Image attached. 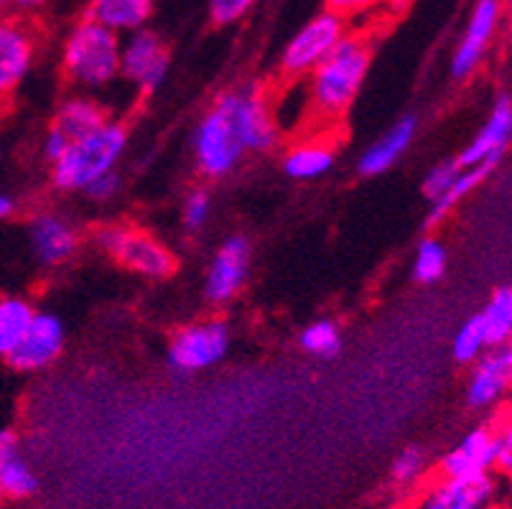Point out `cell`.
<instances>
[{
  "instance_id": "cell-1",
  "label": "cell",
  "mask_w": 512,
  "mask_h": 509,
  "mask_svg": "<svg viewBox=\"0 0 512 509\" xmlns=\"http://www.w3.org/2000/svg\"><path fill=\"white\" fill-rule=\"evenodd\" d=\"M125 143H128L125 128L110 123V120L82 138L69 140L62 158L51 163L54 186L64 191H85L97 176L115 171L125 151Z\"/></svg>"
},
{
  "instance_id": "cell-2",
  "label": "cell",
  "mask_w": 512,
  "mask_h": 509,
  "mask_svg": "<svg viewBox=\"0 0 512 509\" xmlns=\"http://www.w3.org/2000/svg\"><path fill=\"white\" fill-rule=\"evenodd\" d=\"M370 69V49L357 36H342L337 46L311 69V97L327 115H339L355 100Z\"/></svg>"
},
{
  "instance_id": "cell-3",
  "label": "cell",
  "mask_w": 512,
  "mask_h": 509,
  "mask_svg": "<svg viewBox=\"0 0 512 509\" xmlns=\"http://www.w3.org/2000/svg\"><path fill=\"white\" fill-rule=\"evenodd\" d=\"M120 34L102 23H77L64 44L62 64L67 77L79 87H102L120 74Z\"/></svg>"
},
{
  "instance_id": "cell-4",
  "label": "cell",
  "mask_w": 512,
  "mask_h": 509,
  "mask_svg": "<svg viewBox=\"0 0 512 509\" xmlns=\"http://www.w3.org/2000/svg\"><path fill=\"white\" fill-rule=\"evenodd\" d=\"M95 245L105 255L123 265L125 270L143 275V278H169L176 270L174 252L151 232L133 227V224H105L95 230Z\"/></svg>"
},
{
  "instance_id": "cell-5",
  "label": "cell",
  "mask_w": 512,
  "mask_h": 509,
  "mask_svg": "<svg viewBox=\"0 0 512 509\" xmlns=\"http://www.w3.org/2000/svg\"><path fill=\"white\" fill-rule=\"evenodd\" d=\"M242 153L245 148L237 138L235 120H232V92H227L214 102L212 110L199 123L197 133H194V156H197V166L204 176L222 179L235 171Z\"/></svg>"
},
{
  "instance_id": "cell-6",
  "label": "cell",
  "mask_w": 512,
  "mask_h": 509,
  "mask_svg": "<svg viewBox=\"0 0 512 509\" xmlns=\"http://www.w3.org/2000/svg\"><path fill=\"white\" fill-rule=\"evenodd\" d=\"M227 349L230 326L225 321H202L176 331L169 347V362L179 372H199L222 362Z\"/></svg>"
},
{
  "instance_id": "cell-7",
  "label": "cell",
  "mask_w": 512,
  "mask_h": 509,
  "mask_svg": "<svg viewBox=\"0 0 512 509\" xmlns=\"http://www.w3.org/2000/svg\"><path fill=\"white\" fill-rule=\"evenodd\" d=\"M344 34H347L344 31V18L334 16L332 11L319 13L288 41L281 59L283 72L291 74V77L311 74V69L342 41Z\"/></svg>"
},
{
  "instance_id": "cell-8",
  "label": "cell",
  "mask_w": 512,
  "mask_h": 509,
  "mask_svg": "<svg viewBox=\"0 0 512 509\" xmlns=\"http://www.w3.org/2000/svg\"><path fill=\"white\" fill-rule=\"evenodd\" d=\"M169 67V49L153 31H130L128 39L120 44V74L138 84L143 92H156L164 84Z\"/></svg>"
},
{
  "instance_id": "cell-9",
  "label": "cell",
  "mask_w": 512,
  "mask_h": 509,
  "mask_svg": "<svg viewBox=\"0 0 512 509\" xmlns=\"http://www.w3.org/2000/svg\"><path fill=\"white\" fill-rule=\"evenodd\" d=\"M502 21V0H474L472 16H469L467 31L456 46L451 59V74L456 79H467L477 72L484 54L490 49Z\"/></svg>"
},
{
  "instance_id": "cell-10",
  "label": "cell",
  "mask_w": 512,
  "mask_h": 509,
  "mask_svg": "<svg viewBox=\"0 0 512 509\" xmlns=\"http://www.w3.org/2000/svg\"><path fill=\"white\" fill-rule=\"evenodd\" d=\"M497 484L490 474L444 476L418 499L416 509H492Z\"/></svg>"
},
{
  "instance_id": "cell-11",
  "label": "cell",
  "mask_w": 512,
  "mask_h": 509,
  "mask_svg": "<svg viewBox=\"0 0 512 509\" xmlns=\"http://www.w3.org/2000/svg\"><path fill=\"white\" fill-rule=\"evenodd\" d=\"M232 120L245 151L265 153L278 143L276 118L260 92H232Z\"/></svg>"
},
{
  "instance_id": "cell-12",
  "label": "cell",
  "mask_w": 512,
  "mask_h": 509,
  "mask_svg": "<svg viewBox=\"0 0 512 509\" xmlns=\"http://www.w3.org/2000/svg\"><path fill=\"white\" fill-rule=\"evenodd\" d=\"M64 349V326L54 314L36 311L29 331L21 339L8 362L18 372H36L49 367Z\"/></svg>"
},
{
  "instance_id": "cell-13",
  "label": "cell",
  "mask_w": 512,
  "mask_h": 509,
  "mask_svg": "<svg viewBox=\"0 0 512 509\" xmlns=\"http://www.w3.org/2000/svg\"><path fill=\"white\" fill-rule=\"evenodd\" d=\"M36 59L34 31L21 21L0 18V97L11 95Z\"/></svg>"
},
{
  "instance_id": "cell-14",
  "label": "cell",
  "mask_w": 512,
  "mask_h": 509,
  "mask_svg": "<svg viewBox=\"0 0 512 509\" xmlns=\"http://www.w3.org/2000/svg\"><path fill=\"white\" fill-rule=\"evenodd\" d=\"M250 245L245 237H230L217 250L207 273V298L212 303H227L242 291L248 280Z\"/></svg>"
},
{
  "instance_id": "cell-15",
  "label": "cell",
  "mask_w": 512,
  "mask_h": 509,
  "mask_svg": "<svg viewBox=\"0 0 512 509\" xmlns=\"http://www.w3.org/2000/svg\"><path fill=\"white\" fill-rule=\"evenodd\" d=\"M512 377L510 347H492L472 362V377L467 385V400L472 408H490L505 398Z\"/></svg>"
},
{
  "instance_id": "cell-16",
  "label": "cell",
  "mask_w": 512,
  "mask_h": 509,
  "mask_svg": "<svg viewBox=\"0 0 512 509\" xmlns=\"http://www.w3.org/2000/svg\"><path fill=\"white\" fill-rule=\"evenodd\" d=\"M512 138V105L510 97H500L492 107L490 118L482 125V130L477 133V138L469 143L462 151V156L456 161L462 166H477V163H500V158L505 156L507 143Z\"/></svg>"
},
{
  "instance_id": "cell-17",
  "label": "cell",
  "mask_w": 512,
  "mask_h": 509,
  "mask_svg": "<svg viewBox=\"0 0 512 509\" xmlns=\"http://www.w3.org/2000/svg\"><path fill=\"white\" fill-rule=\"evenodd\" d=\"M492 469H495V428L487 426L469 431L441 459V474L444 476L490 474Z\"/></svg>"
},
{
  "instance_id": "cell-18",
  "label": "cell",
  "mask_w": 512,
  "mask_h": 509,
  "mask_svg": "<svg viewBox=\"0 0 512 509\" xmlns=\"http://www.w3.org/2000/svg\"><path fill=\"white\" fill-rule=\"evenodd\" d=\"M31 247L44 265H62L77 252L79 235L59 214H41L31 222Z\"/></svg>"
},
{
  "instance_id": "cell-19",
  "label": "cell",
  "mask_w": 512,
  "mask_h": 509,
  "mask_svg": "<svg viewBox=\"0 0 512 509\" xmlns=\"http://www.w3.org/2000/svg\"><path fill=\"white\" fill-rule=\"evenodd\" d=\"M36 489H39V479L29 461L23 459L18 436L11 428L0 431V492L3 497L21 502V499H29Z\"/></svg>"
},
{
  "instance_id": "cell-20",
  "label": "cell",
  "mask_w": 512,
  "mask_h": 509,
  "mask_svg": "<svg viewBox=\"0 0 512 509\" xmlns=\"http://www.w3.org/2000/svg\"><path fill=\"white\" fill-rule=\"evenodd\" d=\"M416 135V118H403L388 130L380 140H375L360 158V174L377 176L385 174L390 166L400 161V156L408 151Z\"/></svg>"
},
{
  "instance_id": "cell-21",
  "label": "cell",
  "mask_w": 512,
  "mask_h": 509,
  "mask_svg": "<svg viewBox=\"0 0 512 509\" xmlns=\"http://www.w3.org/2000/svg\"><path fill=\"white\" fill-rule=\"evenodd\" d=\"M153 13V0H90L92 21L102 23L115 34H130L146 26Z\"/></svg>"
},
{
  "instance_id": "cell-22",
  "label": "cell",
  "mask_w": 512,
  "mask_h": 509,
  "mask_svg": "<svg viewBox=\"0 0 512 509\" xmlns=\"http://www.w3.org/2000/svg\"><path fill=\"white\" fill-rule=\"evenodd\" d=\"M495 168L497 163L492 161L477 163V166H462V171H459V176L454 179V184H451L439 199L431 202V212H428V219H426L428 227H436L439 222H444V219L459 207V202H464V199H467L479 184H484V181L495 174Z\"/></svg>"
},
{
  "instance_id": "cell-23",
  "label": "cell",
  "mask_w": 512,
  "mask_h": 509,
  "mask_svg": "<svg viewBox=\"0 0 512 509\" xmlns=\"http://www.w3.org/2000/svg\"><path fill=\"white\" fill-rule=\"evenodd\" d=\"M34 314V306L26 298H0V357H11L13 349L21 344V339L29 331Z\"/></svg>"
},
{
  "instance_id": "cell-24",
  "label": "cell",
  "mask_w": 512,
  "mask_h": 509,
  "mask_svg": "<svg viewBox=\"0 0 512 509\" xmlns=\"http://www.w3.org/2000/svg\"><path fill=\"white\" fill-rule=\"evenodd\" d=\"M334 166V151L321 143H301L283 158V171L296 181H314Z\"/></svg>"
},
{
  "instance_id": "cell-25",
  "label": "cell",
  "mask_w": 512,
  "mask_h": 509,
  "mask_svg": "<svg viewBox=\"0 0 512 509\" xmlns=\"http://www.w3.org/2000/svg\"><path fill=\"white\" fill-rule=\"evenodd\" d=\"M479 324H482L487 344L492 347H505L512 336V291L510 286H502L492 293L487 306L477 314Z\"/></svg>"
},
{
  "instance_id": "cell-26",
  "label": "cell",
  "mask_w": 512,
  "mask_h": 509,
  "mask_svg": "<svg viewBox=\"0 0 512 509\" xmlns=\"http://www.w3.org/2000/svg\"><path fill=\"white\" fill-rule=\"evenodd\" d=\"M107 123V115L95 100H87V97H72L62 105L57 115V128L67 135L69 140L82 138V135L92 133L100 125Z\"/></svg>"
},
{
  "instance_id": "cell-27",
  "label": "cell",
  "mask_w": 512,
  "mask_h": 509,
  "mask_svg": "<svg viewBox=\"0 0 512 509\" xmlns=\"http://www.w3.org/2000/svg\"><path fill=\"white\" fill-rule=\"evenodd\" d=\"M301 347L314 357H334L342 349V334L334 321H314L301 331Z\"/></svg>"
},
{
  "instance_id": "cell-28",
  "label": "cell",
  "mask_w": 512,
  "mask_h": 509,
  "mask_svg": "<svg viewBox=\"0 0 512 509\" xmlns=\"http://www.w3.org/2000/svg\"><path fill=\"white\" fill-rule=\"evenodd\" d=\"M446 247L441 245L434 237H426V240L418 245L416 250V263H413V275H416L418 283H436L441 280V275L446 273Z\"/></svg>"
},
{
  "instance_id": "cell-29",
  "label": "cell",
  "mask_w": 512,
  "mask_h": 509,
  "mask_svg": "<svg viewBox=\"0 0 512 509\" xmlns=\"http://www.w3.org/2000/svg\"><path fill=\"white\" fill-rule=\"evenodd\" d=\"M487 349H490V344H487V336H484L482 324H479L477 316H472V319H469L462 329L456 331L454 359L462 364H472V362H477V359L482 357Z\"/></svg>"
},
{
  "instance_id": "cell-30",
  "label": "cell",
  "mask_w": 512,
  "mask_h": 509,
  "mask_svg": "<svg viewBox=\"0 0 512 509\" xmlns=\"http://www.w3.org/2000/svg\"><path fill=\"white\" fill-rule=\"evenodd\" d=\"M423 471H426V456H423L421 448L411 446V448H403V451L395 456L390 476H393V482L398 484V487L408 489V487H416V484L421 482Z\"/></svg>"
},
{
  "instance_id": "cell-31",
  "label": "cell",
  "mask_w": 512,
  "mask_h": 509,
  "mask_svg": "<svg viewBox=\"0 0 512 509\" xmlns=\"http://www.w3.org/2000/svg\"><path fill=\"white\" fill-rule=\"evenodd\" d=\"M459 171H462V163L456 161V158H451V161H441L439 166L431 168L426 176V181H423V191H426L428 199H431V202H434V199H439V196L444 194L451 184H454V179L459 176Z\"/></svg>"
},
{
  "instance_id": "cell-32",
  "label": "cell",
  "mask_w": 512,
  "mask_h": 509,
  "mask_svg": "<svg viewBox=\"0 0 512 509\" xmlns=\"http://www.w3.org/2000/svg\"><path fill=\"white\" fill-rule=\"evenodd\" d=\"M209 212H212V199H209L207 191L197 189L186 196L184 224L189 227V230H199V227H204L209 219Z\"/></svg>"
},
{
  "instance_id": "cell-33",
  "label": "cell",
  "mask_w": 512,
  "mask_h": 509,
  "mask_svg": "<svg viewBox=\"0 0 512 509\" xmlns=\"http://www.w3.org/2000/svg\"><path fill=\"white\" fill-rule=\"evenodd\" d=\"M255 3L258 0H209V11H212L214 21L227 26V23L240 21Z\"/></svg>"
},
{
  "instance_id": "cell-34",
  "label": "cell",
  "mask_w": 512,
  "mask_h": 509,
  "mask_svg": "<svg viewBox=\"0 0 512 509\" xmlns=\"http://www.w3.org/2000/svg\"><path fill=\"white\" fill-rule=\"evenodd\" d=\"M120 189V179L115 171H107V174L97 176L90 186H87V196L90 199H97V202H107V199H113Z\"/></svg>"
},
{
  "instance_id": "cell-35",
  "label": "cell",
  "mask_w": 512,
  "mask_h": 509,
  "mask_svg": "<svg viewBox=\"0 0 512 509\" xmlns=\"http://www.w3.org/2000/svg\"><path fill=\"white\" fill-rule=\"evenodd\" d=\"M512 466V433L510 428H497L495 431V469L500 471H510Z\"/></svg>"
},
{
  "instance_id": "cell-36",
  "label": "cell",
  "mask_w": 512,
  "mask_h": 509,
  "mask_svg": "<svg viewBox=\"0 0 512 509\" xmlns=\"http://www.w3.org/2000/svg\"><path fill=\"white\" fill-rule=\"evenodd\" d=\"M375 3L377 0H327V11H332L339 18H349L370 11Z\"/></svg>"
},
{
  "instance_id": "cell-37",
  "label": "cell",
  "mask_w": 512,
  "mask_h": 509,
  "mask_svg": "<svg viewBox=\"0 0 512 509\" xmlns=\"http://www.w3.org/2000/svg\"><path fill=\"white\" fill-rule=\"evenodd\" d=\"M67 146H69V138L57 128V125H54V128H51L44 138V158L49 163L59 161V158H62V153L67 151Z\"/></svg>"
},
{
  "instance_id": "cell-38",
  "label": "cell",
  "mask_w": 512,
  "mask_h": 509,
  "mask_svg": "<svg viewBox=\"0 0 512 509\" xmlns=\"http://www.w3.org/2000/svg\"><path fill=\"white\" fill-rule=\"evenodd\" d=\"M16 214V202H13V196L0 194V219H8Z\"/></svg>"
},
{
  "instance_id": "cell-39",
  "label": "cell",
  "mask_w": 512,
  "mask_h": 509,
  "mask_svg": "<svg viewBox=\"0 0 512 509\" xmlns=\"http://www.w3.org/2000/svg\"><path fill=\"white\" fill-rule=\"evenodd\" d=\"M6 3H11L13 8H21V11H36V8L44 6L46 0H6Z\"/></svg>"
},
{
  "instance_id": "cell-40",
  "label": "cell",
  "mask_w": 512,
  "mask_h": 509,
  "mask_svg": "<svg viewBox=\"0 0 512 509\" xmlns=\"http://www.w3.org/2000/svg\"><path fill=\"white\" fill-rule=\"evenodd\" d=\"M377 3H385L388 8H395V11H400V8H406L408 3H413V0H377Z\"/></svg>"
},
{
  "instance_id": "cell-41",
  "label": "cell",
  "mask_w": 512,
  "mask_h": 509,
  "mask_svg": "<svg viewBox=\"0 0 512 509\" xmlns=\"http://www.w3.org/2000/svg\"><path fill=\"white\" fill-rule=\"evenodd\" d=\"M6 6H8L6 0H0V11H3V8H6Z\"/></svg>"
},
{
  "instance_id": "cell-42",
  "label": "cell",
  "mask_w": 512,
  "mask_h": 509,
  "mask_svg": "<svg viewBox=\"0 0 512 509\" xmlns=\"http://www.w3.org/2000/svg\"><path fill=\"white\" fill-rule=\"evenodd\" d=\"M3 499H6V497H3V492H0V502H3Z\"/></svg>"
}]
</instances>
